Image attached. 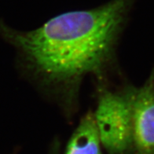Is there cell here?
Here are the masks:
<instances>
[{
  "instance_id": "3957f363",
  "label": "cell",
  "mask_w": 154,
  "mask_h": 154,
  "mask_svg": "<svg viewBox=\"0 0 154 154\" xmlns=\"http://www.w3.org/2000/svg\"><path fill=\"white\" fill-rule=\"evenodd\" d=\"M132 146L136 154H154V69L144 84L135 90Z\"/></svg>"
},
{
  "instance_id": "6da1fadb",
  "label": "cell",
  "mask_w": 154,
  "mask_h": 154,
  "mask_svg": "<svg viewBox=\"0 0 154 154\" xmlns=\"http://www.w3.org/2000/svg\"><path fill=\"white\" fill-rule=\"evenodd\" d=\"M135 0H110L89 10L54 17L31 31L0 21V35L17 54L20 69L71 118L83 79L106 83L116 65V49Z\"/></svg>"
},
{
  "instance_id": "7a4b0ae2",
  "label": "cell",
  "mask_w": 154,
  "mask_h": 154,
  "mask_svg": "<svg viewBox=\"0 0 154 154\" xmlns=\"http://www.w3.org/2000/svg\"><path fill=\"white\" fill-rule=\"evenodd\" d=\"M135 90L131 86L112 90L100 84L93 114L101 146L109 154H125L132 146Z\"/></svg>"
},
{
  "instance_id": "277c9868",
  "label": "cell",
  "mask_w": 154,
  "mask_h": 154,
  "mask_svg": "<svg viewBox=\"0 0 154 154\" xmlns=\"http://www.w3.org/2000/svg\"><path fill=\"white\" fill-rule=\"evenodd\" d=\"M101 143L91 111L80 119L70 137L65 154H102Z\"/></svg>"
}]
</instances>
